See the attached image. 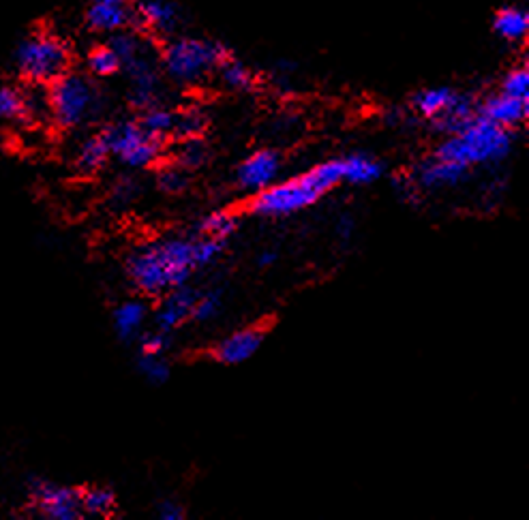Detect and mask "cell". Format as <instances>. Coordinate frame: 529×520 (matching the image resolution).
<instances>
[{
  "label": "cell",
  "mask_w": 529,
  "mask_h": 520,
  "mask_svg": "<svg viewBox=\"0 0 529 520\" xmlns=\"http://www.w3.org/2000/svg\"><path fill=\"white\" fill-rule=\"evenodd\" d=\"M341 182V159L324 161L305 174L272 182L270 187L255 193L249 210L260 217H287L317 204L322 195L339 187Z\"/></svg>",
  "instance_id": "obj_2"
},
{
  "label": "cell",
  "mask_w": 529,
  "mask_h": 520,
  "mask_svg": "<svg viewBox=\"0 0 529 520\" xmlns=\"http://www.w3.org/2000/svg\"><path fill=\"white\" fill-rule=\"evenodd\" d=\"M86 65L95 78H112L120 71V58L110 45H97V48L88 52Z\"/></svg>",
  "instance_id": "obj_27"
},
{
  "label": "cell",
  "mask_w": 529,
  "mask_h": 520,
  "mask_svg": "<svg viewBox=\"0 0 529 520\" xmlns=\"http://www.w3.org/2000/svg\"><path fill=\"white\" fill-rule=\"evenodd\" d=\"M502 93H508L512 97L529 99V69L527 65H517L515 69H510L504 80H502Z\"/></svg>",
  "instance_id": "obj_32"
},
{
  "label": "cell",
  "mask_w": 529,
  "mask_h": 520,
  "mask_svg": "<svg viewBox=\"0 0 529 520\" xmlns=\"http://www.w3.org/2000/svg\"><path fill=\"white\" fill-rule=\"evenodd\" d=\"M108 159H110V148L108 144H105L103 135L97 133V135H90L88 140L82 142L78 157H75V165H78V170L84 174H95L101 170Z\"/></svg>",
  "instance_id": "obj_21"
},
{
  "label": "cell",
  "mask_w": 529,
  "mask_h": 520,
  "mask_svg": "<svg viewBox=\"0 0 529 520\" xmlns=\"http://www.w3.org/2000/svg\"><path fill=\"white\" fill-rule=\"evenodd\" d=\"M195 238H165L135 251L127 262L131 283L148 296L183 287L198 270Z\"/></svg>",
  "instance_id": "obj_1"
},
{
  "label": "cell",
  "mask_w": 529,
  "mask_h": 520,
  "mask_svg": "<svg viewBox=\"0 0 529 520\" xmlns=\"http://www.w3.org/2000/svg\"><path fill=\"white\" fill-rule=\"evenodd\" d=\"M238 227V217L230 210H215L210 212L208 217L202 219L200 223V234L208 238H217V240H228Z\"/></svg>",
  "instance_id": "obj_25"
},
{
  "label": "cell",
  "mask_w": 529,
  "mask_h": 520,
  "mask_svg": "<svg viewBox=\"0 0 529 520\" xmlns=\"http://www.w3.org/2000/svg\"><path fill=\"white\" fill-rule=\"evenodd\" d=\"M140 347H142V354H157V356H163L165 347H168V332H148L142 336L140 341Z\"/></svg>",
  "instance_id": "obj_34"
},
{
  "label": "cell",
  "mask_w": 529,
  "mask_h": 520,
  "mask_svg": "<svg viewBox=\"0 0 529 520\" xmlns=\"http://www.w3.org/2000/svg\"><path fill=\"white\" fill-rule=\"evenodd\" d=\"M135 22V11L129 3H114V0H93L86 11V24L97 33H118V30L131 28Z\"/></svg>",
  "instance_id": "obj_14"
},
{
  "label": "cell",
  "mask_w": 529,
  "mask_h": 520,
  "mask_svg": "<svg viewBox=\"0 0 529 520\" xmlns=\"http://www.w3.org/2000/svg\"><path fill=\"white\" fill-rule=\"evenodd\" d=\"M101 93L93 80L80 73H63L48 84L50 114L58 127L75 129L97 118L101 112Z\"/></svg>",
  "instance_id": "obj_5"
},
{
  "label": "cell",
  "mask_w": 529,
  "mask_h": 520,
  "mask_svg": "<svg viewBox=\"0 0 529 520\" xmlns=\"http://www.w3.org/2000/svg\"><path fill=\"white\" fill-rule=\"evenodd\" d=\"M123 69L129 78V99L135 107L146 110V107L157 103L159 95V69L155 65V60L142 50L138 56L129 58L127 63H123Z\"/></svg>",
  "instance_id": "obj_9"
},
{
  "label": "cell",
  "mask_w": 529,
  "mask_h": 520,
  "mask_svg": "<svg viewBox=\"0 0 529 520\" xmlns=\"http://www.w3.org/2000/svg\"><path fill=\"white\" fill-rule=\"evenodd\" d=\"M266 339V332L262 328H243L225 339L213 349V356L217 362L236 366L249 362L262 349Z\"/></svg>",
  "instance_id": "obj_11"
},
{
  "label": "cell",
  "mask_w": 529,
  "mask_h": 520,
  "mask_svg": "<svg viewBox=\"0 0 529 520\" xmlns=\"http://www.w3.org/2000/svg\"><path fill=\"white\" fill-rule=\"evenodd\" d=\"M352 229H354V221L350 217H343L341 223H339V234L345 236V238H350L352 234Z\"/></svg>",
  "instance_id": "obj_37"
},
{
  "label": "cell",
  "mask_w": 529,
  "mask_h": 520,
  "mask_svg": "<svg viewBox=\"0 0 529 520\" xmlns=\"http://www.w3.org/2000/svg\"><path fill=\"white\" fill-rule=\"evenodd\" d=\"M459 97V90L450 86H433L425 88L414 95V107L422 118H429L433 122L442 120L455 105Z\"/></svg>",
  "instance_id": "obj_17"
},
{
  "label": "cell",
  "mask_w": 529,
  "mask_h": 520,
  "mask_svg": "<svg viewBox=\"0 0 529 520\" xmlns=\"http://www.w3.org/2000/svg\"><path fill=\"white\" fill-rule=\"evenodd\" d=\"M467 172L470 170H467L465 165H459L455 161H446V159L433 155L431 159H427L418 167L416 180L422 189L437 191V189L457 187L459 182H463Z\"/></svg>",
  "instance_id": "obj_15"
},
{
  "label": "cell",
  "mask_w": 529,
  "mask_h": 520,
  "mask_svg": "<svg viewBox=\"0 0 529 520\" xmlns=\"http://www.w3.org/2000/svg\"><path fill=\"white\" fill-rule=\"evenodd\" d=\"M157 516L161 520H183L185 518V510L178 506L176 501H161L157 506Z\"/></svg>",
  "instance_id": "obj_35"
},
{
  "label": "cell",
  "mask_w": 529,
  "mask_h": 520,
  "mask_svg": "<svg viewBox=\"0 0 529 520\" xmlns=\"http://www.w3.org/2000/svg\"><path fill=\"white\" fill-rule=\"evenodd\" d=\"M230 50L223 43L200 37H176L161 52V67L178 84H198L215 73Z\"/></svg>",
  "instance_id": "obj_4"
},
{
  "label": "cell",
  "mask_w": 529,
  "mask_h": 520,
  "mask_svg": "<svg viewBox=\"0 0 529 520\" xmlns=\"http://www.w3.org/2000/svg\"><path fill=\"white\" fill-rule=\"evenodd\" d=\"M82 512L86 516H110L116 510V495L112 488L93 486L80 493Z\"/></svg>",
  "instance_id": "obj_23"
},
{
  "label": "cell",
  "mask_w": 529,
  "mask_h": 520,
  "mask_svg": "<svg viewBox=\"0 0 529 520\" xmlns=\"http://www.w3.org/2000/svg\"><path fill=\"white\" fill-rule=\"evenodd\" d=\"M15 65L24 80L45 86L69 71L71 50L60 37L37 30L20 43L18 52H15Z\"/></svg>",
  "instance_id": "obj_6"
},
{
  "label": "cell",
  "mask_w": 529,
  "mask_h": 520,
  "mask_svg": "<svg viewBox=\"0 0 529 520\" xmlns=\"http://www.w3.org/2000/svg\"><path fill=\"white\" fill-rule=\"evenodd\" d=\"M275 262H277V253H275V251H266V253H262V255L258 257V264H260L262 268H268V266H272Z\"/></svg>",
  "instance_id": "obj_36"
},
{
  "label": "cell",
  "mask_w": 529,
  "mask_h": 520,
  "mask_svg": "<svg viewBox=\"0 0 529 520\" xmlns=\"http://www.w3.org/2000/svg\"><path fill=\"white\" fill-rule=\"evenodd\" d=\"M30 495H33L37 510L50 520H78L84 516L80 493L75 488L37 480L30 486Z\"/></svg>",
  "instance_id": "obj_8"
},
{
  "label": "cell",
  "mask_w": 529,
  "mask_h": 520,
  "mask_svg": "<svg viewBox=\"0 0 529 520\" xmlns=\"http://www.w3.org/2000/svg\"><path fill=\"white\" fill-rule=\"evenodd\" d=\"M105 144L110 148V157L118 159L131 170H144L161 159L163 142L148 135L140 122L118 120L101 131Z\"/></svg>",
  "instance_id": "obj_7"
},
{
  "label": "cell",
  "mask_w": 529,
  "mask_h": 520,
  "mask_svg": "<svg viewBox=\"0 0 529 520\" xmlns=\"http://www.w3.org/2000/svg\"><path fill=\"white\" fill-rule=\"evenodd\" d=\"M146 317H148V309L146 304L140 300H129L123 302L120 307H116L114 311V330L123 341H131L138 336L146 324Z\"/></svg>",
  "instance_id": "obj_20"
},
{
  "label": "cell",
  "mask_w": 529,
  "mask_h": 520,
  "mask_svg": "<svg viewBox=\"0 0 529 520\" xmlns=\"http://www.w3.org/2000/svg\"><path fill=\"white\" fill-rule=\"evenodd\" d=\"M478 114L489 118L504 129H517L529 116V99L512 97L508 93H497L478 103Z\"/></svg>",
  "instance_id": "obj_12"
},
{
  "label": "cell",
  "mask_w": 529,
  "mask_h": 520,
  "mask_svg": "<svg viewBox=\"0 0 529 520\" xmlns=\"http://www.w3.org/2000/svg\"><path fill=\"white\" fill-rule=\"evenodd\" d=\"M281 174V157L275 150H258L238 165L236 180L249 193H260L262 189L277 182Z\"/></svg>",
  "instance_id": "obj_10"
},
{
  "label": "cell",
  "mask_w": 529,
  "mask_h": 520,
  "mask_svg": "<svg viewBox=\"0 0 529 520\" xmlns=\"http://www.w3.org/2000/svg\"><path fill=\"white\" fill-rule=\"evenodd\" d=\"M174 122H176V112L168 110V107H161V105H150L144 110L142 118H140V125L142 129L157 137V140H165L168 135H174Z\"/></svg>",
  "instance_id": "obj_22"
},
{
  "label": "cell",
  "mask_w": 529,
  "mask_h": 520,
  "mask_svg": "<svg viewBox=\"0 0 529 520\" xmlns=\"http://www.w3.org/2000/svg\"><path fill=\"white\" fill-rule=\"evenodd\" d=\"M512 150V133L485 116H472L437 146L435 155L472 170L476 165L504 161Z\"/></svg>",
  "instance_id": "obj_3"
},
{
  "label": "cell",
  "mask_w": 529,
  "mask_h": 520,
  "mask_svg": "<svg viewBox=\"0 0 529 520\" xmlns=\"http://www.w3.org/2000/svg\"><path fill=\"white\" fill-rule=\"evenodd\" d=\"M138 369L148 384H153V386H163L172 375L170 364L163 360V356H157V354H142L138 360Z\"/></svg>",
  "instance_id": "obj_29"
},
{
  "label": "cell",
  "mask_w": 529,
  "mask_h": 520,
  "mask_svg": "<svg viewBox=\"0 0 529 520\" xmlns=\"http://www.w3.org/2000/svg\"><path fill=\"white\" fill-rule=\"evenodd\" d=\"M26 118H28V105L24 90L9 84H0V120L15 122Z\"/></svg>",
  "instance_id": "obj_26"
},
{
  "label": "cell",
  "mask_w": 529,
  "mask_h": 520,
  "mask_svg": "<svg viewBox=\"0 0 529 520\" xmlns=\"http://www.w3.org/2000/svg\"><path fill=\"white\" fill-rule=\"evenodd\" d=\"M217 71L221 75V82L232 90H249L255 84L253 71L243 63V60L234 58L232 54L223 60Z\"/></svg>",
  "instance_id": "obj_24"
},
{
  "label": "cell",
  "mask_w": 529,
  "mask_h": 520,
  "mask_svg": "<svg viewBox=\"0 0 529 520\" xmlns=\"http://www.w3.org/2000/svg\"><path fill=\"white\" fill-rule=\"evenodd\" d=\"M114 3H129V0H114Z\"/></svg>",
  "instance_id": "obj_38"
},
{
  "label": "cell",
  "mask_w": 529,
  "mask_h": 520,
  "mask_svg": "<svg viewBox=\"0 0 529 520\" xmlns=\"http://www.w3.org/2000/svg\"><path fill=\"white\" fill-rule=\"evenodd\" d=\"M343 182L354 187L373 185L384 176V165L369 155H350L341 159Z\"/></svg>",
  "instance_id": "obj_19"
},
{
  "label": "cell",
  "mask_w": 529,
  "mask_h": 520,
  "mask_svg": "<svg viewBox=\"0 0 529 520\" xmlns=\"http://www.w3.org/2000/svg\"><path fill=\"white\" fill-rule=\"evenodd\" d=\"M135 18L157 35H174L180 24V9L172 0H142Z\"/></svg>",
  "instance_id": "obj_16"
},
{
  "label": "cell",
  "mask_w": 529,
  "mask_h": 520,
  "mask_svg": "<svg viewBox=\"0 0 529 520\" xmlns=\"http://www.w3.org/2000/svg\"><path fill=\"white\" fill-rule=\"evenodd\" d=\"M187 185H189V178L183 167H168V170H163L159 176V187L168 193L185 191Z\"/></svg>",
  "instance_id": "obj_33"
},
{
  "label": "cell",
  "mask_w": 529,
  "mask_h": 520,
  "mask_svg": "<svg viewBox=\"0 0 529 520\" xmlns=\"http://www.w3.org/2000/svg\"><path fill=\"white\" fill-rule=\"evenodd\" d=\"M221 304H223V294L219 292V289H210V292L198 294V300H195L191 319H195V321L215 319L219 315V311H221Z\"/></svg>",
  "instance_id": "obj_30"
},
{
  "label": "cell",
  "mask_w": 529,
  "mask_h": 520,
  "mask_svg": "<svg viewBox=\"0 0 529 520\" xmlns=\"http://www.w3.org/2000/svg\"><path fill=\"white\" fill-rule=\"evenodd\" d=\"M206 116L198 107H187L183 112H176L174 122V135L180 140H189V137H200L206 129Z\"/></svg>",
  "instance_id": "obj_28"
},
{
  "label": "cell",
  "mask_w": 529,
  "mask_h": 520,
  "mask_svg": "<svg viewBox=\"0 0 529 520\" xmlns=\"http://www.w3.org/2000/svg\"><path fill=\"white\" fill-rule=\"evenodd\" d=\"M208 159V152L200 137H189L183 140V148L178 150V167L191 170V167H200Z\"/></svg>",
  "instance_id": "obj_31"
},
{
  "label": "cell",
  "mask_w": 529,
  "mask_h": 520,
  "mask_svg": "<svg viewBox=\"0 0 529 520\" xmlns=\"http://www.w3.org/2000/svg\"><path fill=\"white\" fill-rule=\"evenodd\" d=\"M493 30L508 43H521L529 35V13L525 7L506 5L493 15Z\"/></svg>",
  "instance_id": "obj_18"
},
{
  "label": "cell",
  "mask_w": 529,
  "mask_h": 520,
  "mask_svg": "<svg viewBox=\"0 0 529 520\" xmlns=\"http://www.w3.org/2000/svg\"><path fill=\"white\" fill-rule=\"evenodd\" d=\"M195 300H198V292H193V289H189L185 285L165 292V298L155 313L157 328L161 332H172L178 326H183L185 321L191 319V315H193Z\"/></svg>",
  "instance_id": "obj_13"
}]
</instances>
